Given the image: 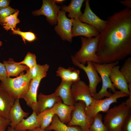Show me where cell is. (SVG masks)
I'll return each mask as SVG.
<instances>
[{
	"label": "cell",
	"mask_w": 131,
	"mask_h": 131,
	"mask_svg": "<svg viewBox=\"0 0 131 131\" xmlns=\"http://www.w3.org/2000/svg\"><path fill=\"white\" fill-rule=\"evenodd\" d=\"M55 3H62L65 0H54Z\"/></svg>",
	"instance_id": "cell-42"
},
{
	"label": "cell",
	"mask_w": 131,
	"mask_h": 131,
	"mask_svg": "<svg viewBox=\"0 0 131 131\" xmlns=\"http://www.w3.org/2000/svg\"><path fill=\"white\" fill-rule=\"evenodd\" d=\"M52 108L46 109L37 115L40 128L45 130L51 124L55 115Z\"/></svg>",
	"instance_id": "cell-25"
},
{
	"label": "cell",
	"mask_w": 131,
	"mask_h": 131,
	"mask_svg": "<svg viewBox=\"0 0 131 131\" xmlns=\"http://www.w3.org/2000/svg\"><path fill=\"white\" fill-rule=\"evenodd\" d=\"M61 8L56 4L54 0H43L42 5L39 9L32 12L35 16L43 15L46 20L52 25H56L58 14Z\"/></svg>",
	"instance_id": "cell-10"
},
{
	"label": "cell",
	"mask_w": 131,
	"mask_h": 131,
	"mask_svg": "<svg viewBox=\"0 0 131 131\" xmlns=\"http://www.w3.org/2000/svg\"><path fill=\"white\" fill-rule=\"evenodd\" d=\"M52 108L55 114L57 115L60 121L66 124L71 120L72 113L75 106L66 105L61 101L56 103Z\"/></svg>",
	"instance_id": "cell-18"
},
{
	"label": "cell",
	"mask_w": 131,
	"mask_h": 131,
	"mask_svg": "<svg viewBox=\"0 0 131 131\" xmlns=\"http://www.w3.org/2000/svg\"><path fill=\"white\" fill-rule=\"evenodd\" d=\"M62 101L61 98L54 92L48 95L40 93L37 97V101L34 110L38 115L44 111L52 108L57 103Z\"/></svg>",
	"instance_id": "cell-15"
},
{
	"label": "cell",
	"mask_w": 131,
	"mask_h": 131,
	"mask_svg": "<svg viewBox=\"0 0 131 131\" xmlns=\"http://www.w3.org/2000/svg\"><path fill=\"white\" fill-rule=\"evenodd\" d=\"M80 74L79 70L74 69L72 71L70 77L71 81L74 82L80 80Z\"/></svg>",
	"instance_id": "cell-36"
},
{
	"label": "cell",
	"mask_w": 131,
	"mask_h": 131,
	"mask_svg": "<svg viewBox=\"0 0 131 131\" xmlns=\"http://www.w3.org/2000/svg\"><path fill=\"white\" fill-rule=\"evenodd\" d=\"M99 35L95 37H81V47L74 56L79 63L85 65L87 62L101 64L96 53Z\"/></svg>",
	"instance_id": "cell-4"
},
{
	"label": "cell",
	"mask_w": 131,
	"mask_h": 131,
	"mask_svg": "<svg viewBox=\"0 0 131 131\" xmlns=\"http://www.w3.org/2000/svg\"><path fill=\"white\" fill-rule=\"evenodd\" d=\"M36 58L35 54L28 52L23 61L17 63L19 64L24 65L30 69L37 64Z\"/></svg>",
	"instance_id": "cell-31"
},
{
	"label": "cell",
	"mask_w": 131,
	"mask_h": 131,
	"mask_svg": "<svg viewBox=\"0 0 131 131\" xmlns=\"http://www.w3.org/2000/svg\"><path fill=\"white\" fill-rule=\"evenodd\" d=\"M29 113L25 112L20 105L19 99H16L11 108L9 114L10 126L15 128L25 118H27Z\"/></svg>",
	"instance_id": "cell-19"
},
{
	"label": "cell",
	"mask_w": 131,
	"mask_h": 131,
	"mask_svg": "<svg viewBox=\"0 0 131 131\" xmlns=\"http://www.w3.org/2000/svg\"><path fill=\"white\" fill-rule=\"evenodd\" d=\"M3 63L5 66L8 77H17L28 68L27 66L18 63L11 58H9L7 61H3Z\"/></svg>",
	"instance_id": "cell-22"
},
{
	"label": "cell",
	"mask_w": 131,
	"mask_h": 131,
	"mask_svg": "<svg viewBox=\"0 0 131 131\" xmlns=\"http://www.w3.org/2000/svg\"><path fill=\"white\" fill-rule=\"evenodd\" d=\"M102 114L99 113L94 117L93 123L90 126L88 131H109L103 122Z\"/></svg>",
	"instance_id": "cell-27"
},
{
	"label": "cell",
	"mask_w": 131,
	"mask_h": 131,
	"mask_svg": "<svg viewBox=\"0 0 131 131\" xmlns=\"http://www.w3.org/2000/svg\"><path fill=\"white\" fill-rule=\"evenodd\" d=\"M131 112L125 101L109 109L103 118V123L109 131H120L126 117Z\"/></svg>",
	"instance_id": "cell-3"
},
{
	"label": "cell",
	"mask_w": 131,
	"mask_h": 131,
	"mask_svg": "<svg viewBox=\"0 0 131 131\" xmlns=\"http://www.w3.org/2000/svg\"><path fill=\"white\" fill-rule=\"evenodd\" d=\"M84 1V0H72L68 6L63 5L61 8L66 12L69 13V18L79 19L82 14L81 8Z\"/></svg>",
	"instance_id": "cell-23"
},
{
	"label": "cell",
	"mask_w": 131,
	"mask_h": 131,
	"mask_svg": "<svg viewBox=\"0 0 131 131\" xmlns=\"http://www.w3.org/2000/svg\"><path fill=\"white\" fill-rule=\"evenodd\" d=\"M120 71L125 78L127 83H131V57L127 58Z\"/></svg>",
	"instance_id": "cell-28"
},
{
	"label": "cell",
	"mask_w": 131,
	"mask_h": 131,
	"mask_svg": "<svg viewBox=\"0 0 131 131\" xmlns=\"http://www.w3.org/2000/svg\"><path fill=\"white\" fill-rule=\"evenodd\" d=\"M128 96V95L120 90L116 91L109 97L99 100L93 99L89 106H86L85 113L90 117L94 118L100 112L106 113L111 104L117 102L119 98Z\"/></svg>",
	"instance_id": "cell-6"
},
{
	"label": "cell",
	"mask_w": 131,
	"mask_h": 131,
	"mask_svg": "<svg viewBox=\"0 0 131 131\" xmlns=\"http://www.w3.org/2000/svg\"><path fill=\"white\" fill-rule=\"evenodd\" d=\"M73 83L71 81L62 80L55 92L61 98L63 103L67 105H74L76 102L71 90V86Z\"/></svg>",
	"instance_id": "cell-17"
},
{
	"label": "cell",
	"mask_w": 131,
	"mask_h": 131,
	"mask_svg": "<svg viewBox=\"0 0 131 131\" xmlns=\"http://www.w3.org/2000/svg\"><path fill=\"white\" fill-rule=\"evenodd\" d=\"M18 10L12 8L9 6L0 10V25H2L5 18L16 12Z\"/></svg>",
	"instance_id": "cell-32"
},
{
	"label": "cell",
	"mask_w": 131,
	"mask_h": 131,
	"mask_svg": "<svg viewBox=\"0 0 131 131\" xmlns=\"http://www.w3.org/2000/svg\"><path fill=\"white\" fill-rule=\"evenodd\" d=\"M10 124V121L0 115V131H5L8 126Z\"/></svg>",
	"instance_id": "cell-35"
},
{
	"label": "cell",
	"mask_w": 131,
	"mask_h": 131,
	"mask_svg": "<svg viewBox=\"0 0 131 131\" xmlns=\"http://www.w3.org/2000/svg\"><path fill=\"white\" fill-rule=\"evenodd\" d=\"M120 3L124 6L127 8L130 9L131 8V0H125L124 1H120Z\"/></svg>",
	"instance_id": "cell-39"
},
{
	"label": "cell",
	"mask_w": 131,
	"mask_h": 131,
	"mask_svg": "<svg viewBox=\"0 0 131 131\" xmlns=\"http://www.w3.org/2000/svg\"><path fill=\"white\" fill-rule=\"evenodd\" d=\"M28 69L25 73L23 72L15 78L7 77L1 81L0 88L8 92L15 99L23 98L31 80Z\"/></svg>",
	"instance_id": "cell-2"
},
{
	"label": "cell",
	"mask_w": 131,
	"mask_h": 131,
	"mask_svg": "<svg viewBox=\"0 0 131 131\" xmlns=\"http://www.w3.org/2000/svg\"><path fill=\"white\" fill-rule=\"evenodd\" d=\"M49 67V65L47 64L37 76L31 79L27 91L23 98L27 105L33 111L34 110L37 103V91L40 82L43 78L47 76Z\"/></svg>",
	"instance_id": "cell-8"
},
{
	"label": "cell",
	"mask_w": 131,
	"mask_h": 131,
	"mask_svg": "<svg viewBox=\"0 0 131 131\" xmlns=\"http://www.w3.org/2000/svg\"><path fill=\"white\" fill-rule=\"evenodd\" d=\"M10 1L9 0H0V10L9 6Z\"/></svg>",
	"instance_id": "cell-38"
},
{
	"label": "cell",
	"mask_w": 131,
	"mask_h": 131,
	"mask_svg": "<svg viewBox=\"0 0 131 131\" xmlns=\"http://www.w3.org/2000/svg\"><path fill=\"white\" fill-rule=\"evenodd\" d=\"M120 131H131V112L128 115L121 128Z\"/></svg>",
	"instance_id": "cell-34"
},
{
	"label": "cell",
	"mask_w": 131,
	"mask_h": 131,
	"mask_svg": "<svg viewBox=\"0 0 131 131\" xmlns=\"http://www.w3.org/2000/svg\"><path fill=\"white\" fill-rule=\"evenodd\" d=\"M119 66L117 65L112 68L109 74L110 79L115 88L125 93L129 96L130 93L128 83L120 71Z\"/></svg>",
	"instance_id": "cell-16"
},
{
	"label": "cell",
	"mask_w": 131,
	"mask_h": 131,
	"mask_svg": "<svg viewBox=\"0 0 131 131\" xmlns=\"http://www.w3.org/2000/svg\"><path fill=\"white\" fill-rule=\"evenodd\" d=\"M28 131H51L47 130L45 129L44 130L41 129L40 127L38 128L34 129L28 130Z\"/></svg>",
	"instance_id": "cell-40"
},
{
	"label": "cell",
	"mask_w": 131,
	"mask_h": 131,
	"mask_svg": "<svg viewBox=\"0 0 131 131\" xmlns=\"http://www.w3.org/2000/svg\"><path fill=\"white\" fill-rule=\"evenodd\" d=\"M2 45V41H0V46H1Z\"/></svg>",
	"instance_id": "cell-43"
},
{
	"label": "cell",
	"mask_w": 131,
	"mask_h": 131,
	"mask_svg": "<svg viewBox=\"0 0 131 131\" xmlns=\"http://www.w3.org/2000/svg\"><path fill=\"white\" fill-rule=\"evenodd\" d=\"M7 77L5 67L4 64L0 62V80L2 81Z\"/></svg>",
	"instance_id": "cell-37"
},
{
	"label": "cell",
	"mask_w": 131,
	"mask_h": 131,
	"mask_svg": "<svg viewBox=\"0 0 131 131\" xmlns=\"http://www.w3.org/2000/svg\"><path fill=\"white\" fill-rule=\"evenodd\" d=\"M47 64L41 65L37 64L32 68H29L28 71L31 79L36 77L39 73L45 67Z\"/></svg>",
	"instance_id": "cell-33"
},
{
	"label": "cell",
	"mask_w": 131,
	"mask_h": 131,
	"mask_svg": "<svg viewBox=\"0 0 131 131\" xmlns=\"http://www.w3.org/2000/svg\"><path fill=\"white\" fill-rule=\"evenodd\" d=\"M71 60L74 65L83 70L86 74L89 81L88 85L90 94L92 97L96 94L97 88L98 84L101 81L100 77L95 68L92 62L88 61L87 65L85 66L77 61L74 58V56H71Z\"/></svg>",
	"instance_id": "cell-9"
},
{
	"label": "cell",
	"mask_w": 131,
	"mask_h": 131,
	"mask_svg": "<svg viewBox=\"0 0 131 131\" xmlns=\"http://www.w3.org/2000/svg\"><path fill=\"white\" fill-rule=\"evenodd\" d=\"M19 12L18 10L16 12L6 17L4 19L3 27L7 31L11 30L12 31L16 30V25L20 22L17 17Z\"/></svg>",
	"instance_id": "cell-26"
},
{
	"label": "cell",
	"mask_w": 131,
	"mask_h": 131,
	"mask_svg": "<svg viewBox=\"0 0 131 131\" xmlns=\"http://www.w3.org/2000/svg\"><path fill=\"white\" fill-rule=\"evenodd\" d=\"M73 19L72 32L73 37L84 36L87 38L96 37L99 34V32L92 26L80 21L78 19Z\"/></svg>",
	"instance_id": "cell-14"
},
{
	"label": "cell",
	"mask_w": 131,
	"mask_h": 131,
	"mask_svg": "<svg viewBox=\"0 0 131 131\" xmlns=\"http://www.w3.org/2000/svg\"><path fill=\"white\" fill-rule=\"evenodd\" d=\"M40 127L37 119V115L33 111L32 113L26 119H23L15 128L18 131L32 130Z\"/></svg>",
	"instance_id": "cell-21"
},
{
	"label": "cell",
	"mask_w": 131,
	"mask_h": 131,
	"mask_svg": "<svg viewBox=\"0 0 131 131\" xmlns=\"http://www.w3.org/2000/svg\"><path fill=\"white\" fill-rule=\"evenodd\" d=\"M92 63L96 71L100 76L102 85L100 90L94 95L92 97L93 99L96 100L103 99L105 97H109L111 96L113 93L108 91V89H110L113 93L116 91V88L109 78L110 73L113 66L118 65L119 61L104 64Z\"/></svg>",
	"instance_id": "cell-5"
},
{
	"label": "cell",
	"mask_w": 131,
	"mask_h": 131,
	"mask_svg": "<svg viewBox=\"0 0 131 131\" xmlns=\"http://www.w3.org/2000/svg\"><path fill=\"white\" fill-rule=\"evenodd\" d=\"M15 100L9 93L0 88V115L9 120V112Z\"/></svg>",
	"instance_id": "cell-20"
},
{
	"label": "cell",
	"mask_w": 131,
	"mask_h": 131,
	"mask_svg": "<svg viewBox=\"0 0 131 131\" xmlns=\"http://www.w3.org/2000/svg\"><path fill=\"white\" fill-rule=\"evenodd\" d=\"M72 94L75 102L82 101L86 106H89L93 99L91 96L89 88L86 83L80 80L73 82L71 86Z\"/></svg>",
	"instance_id": "cell-13"
},
{
	"label": "cell",
	"mask_w": 131,
	"mask_h": 131,
	"mask_svg": "<svg viewBox=\"0 0 131 131\" xmlns=\"http://www.w3.org/2000/svg\"><path fill=\"white\" fill-rule=\"evenodd\" d=\"M89 0L85 1V8L84 13L78 19L82 22L87 24L94 27L100 33L106 28L107 21L100 19L91 9Z\"/></svg>",
	"instance_id": "cell-12"
},
{
	"label": "cell",
	"mask_w": 131,
	"mask_h": 131,
	"mask_svg": "<svg viewBox=\"0 0 131 131\" xmlns=\"http://www.w3.org/2000/svg\"><path fill=\"white\" fill-rule=\"evenodd\" d=\"M74 106L75 108L72 112L71 120L66 125L78 126L82 131H88L90 126L93 123L94 118L90 117L86 114V106L83 102L80 101L76 102Z\"/></svg>",
	"instance_id": "cell-7"
},
{
	"label": "cell",
	"mask_w": 131,
	"mask_h": 131,
	"mask_svg": "<svg viewBox=\"0 0 131 131\" xmlns=\"http://www.w3.org/2000/svg\"><path fill=\"white\" fill-rule=\"evenodd\" d=\"M66 13L62 9L60 11L57 19V25L55 26L54 29L62 40L71 42L73 38L72 30L73 20L68 18Z\"/></svg>",
	"instance_id": "cell-11"
},
{
	"label": "cell",
	"mask_w": 131,
	"mask_h": 131,
	"mask_svg": "<svg viewBox=\"0 0 131 131\" xmlns=\"http://www.w3.org/2000/svg\"><path fill=\"white\" fill-rule=\"evenodd\" d=\"M100 33L96 53L101 64L119 61L131 54V10L115 13Z\"/></svg>",
	"instance_id": "cell-1"
},
{
	"label": "cell",
	"mask_w": 131,
	"mask_h": 131,
	"mask_svg": "<svg viewBox=\"0 0 131 131\" xmlns=\"http://www.w3.org/2000/svg\"><path fill=\"white\" fill-rule=\"evenodd\" d=\"M12 34L20 36L25 43V40L31 42L35 41L37 38L35 34L33 33L30 31L22 32L19 28L12 31Z\"/></svg>",
	"instance_id": "cell-30"
},
{
	"label": "cell",
	"mask_w": 131,
	"mask_h": 131,
	"mask_svg": "<svg viewBox=\"0 0 131 131\" xmlns=\"http://www.w3.org/2000/svg\"><path fill=\"white\" fill-rule=\"evenodd\" d=\"M45 130L55 131H82L81 128L79 126H68L62 123L56 114L54 116L51 124Z\"/></svg>",
	"instance_id": "cell-24"
},
{
	"label": "cell",
	"mask_w": 131,
	"mask_h": 131,
	"mask_svg": "<svg viewBox=\"0 0 131 131\" xmlns=\"http://www.w3.org/2000/svg\"><path fill=\"white\" fill-rule=\"evenodd\" d=\"M6 131H18L16 130L15 128L12 127L10 126L8 127Z\"/></svg>",
	"instance_id": "cell-41"
},
{
	"label": "cell",
	"mask_w": 131,
	"mask_h": 131,
	"mask_svg": "<svg viewBox=\"0 0 131 131\" xmlns=\"http://www.w3.org/2000/svg\"><path fill=\"white\" fill-rule=\"evenodd\" d=\"M74 69L73 67H69L66 69L62 67H59L56 71L57 76L60 77L62 80L71 81L70 77Z\"/></svg>",
	"instance_id": "cell-29"
}]
</instances>
